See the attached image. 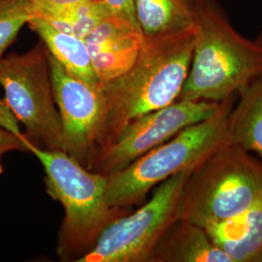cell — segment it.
<instances>
[{
  "instance_id": "cell-1",
  "label": "cell",
  "mask_w": 262,
  "mask_h": 262,
  "mask_svg": "<svg viewBox=\"0 0 262 262\" xmlns=\"http://www.w3.org/2000/svg\"><path fill=\"white\" fill-rule=\"evenodd\" d=\"M194 40V28L144 36L130 68L99 84L104 109L97 154L114 143L131 121L177 101L189 71Z\"/></svg>"
},
{
  "instance_id": "cell-2",
  "label": "cell",
  "mask_w": 262,
  "mask_h": 262,
  "mask_svg": "<svg viewBox=\"0 0 262 262\" xmlns=\"http://www.w3.org/2000/svg\"><path fill=\"white\" fill-rule=\"evenodd\" d=\"M194 47L177 100L220 103L262 75V46L242 36L215 0H189Z\"/></svg>"
},
{
  "instance_id": "cell-3",
  "label": "cell",
  "mask_w": 262,
  "mask_h": 262,
  "mask_svg": "<svg viewBox=\"0 0 262 262\" xmlns=\"http://www.w3.org/2000/svg\"><path fill=\"white\" fill-rule=\"evenodd\" d=\"M28 151L45 171L48 194L64 209L56 253L62 261L78 262L90 253L105 228L130 208L109 205L106 198L108 176L83 167L63 150L39 148L30 143Z\"/></svg>"
},
{
  "instance_id": "cell-4",
  "label": "cell",
  "mask_w": 262,
  "mask_h": 262,
  "mask_svg": "<svg viewBox=\"0 0 262 262\" xmlns=\"http://www.w3.org/2000/svg\"><path fill=\"white\" fill-rule=\"evenodd\" d=\"M261 194V162L225 142L189 173L179 195L175 220L205 229L242 215Z\"/></svg>"
},
{
  "instance_id": "cell-5",
  "label": "cell",
  "mask_w": 262,
  "mask_h": 262,
  "mask_svg": "<svg viewBox=\"0 0 262 262\" xmlns=\"http://www.w3.org/2000/svg\"><path fill=\"white\" fill-rule=\"evenodd\" d=\"M236 95L222 101L215 113L180 131L127 167L108 176L106 198L110 206L141 204L150 189L179 172L192 168L225 143L227 122Z\"/></svg>"
},
{
  "instance_id": "cell-6",
  "label": "cell",
  "mask_w": 262,
  "mask_h": 262,
  "mask_svg": "<svg viewBox=\"0 0 262 262\" xmlns=\"http://www.w3.org/2000/svg\"><path fill=\"white\" fill-rule=\"evenodd\" d=\"M0 86L28 139L37 141L44 149L64 151L49 52L42 42L25 54L12 53L0 58Z\"/></svg>"
},
{
  "instance_id": "cell-7",
  "label": "cell",
  "mask_w": 262,
  "mask_h": 262,
  "mask_svg": "<svg viewBox=\"0 0 262 262\" xmlns=\"http://www.w3.org/2000/svg\"><path fill=\"white\" fill-rule=\"evenodd\" d=\"M193 168L160 183L147 203L108 225L94 249L78 262L149 261L160 236L175 221L181 189Z\"/></svg>"
},
{
  "instance_id": "cell-8",
  "label": "cell",
  "mask_w": 262,
  "mask_h": 262,
  "mask_svg": "<svg viewBox=\"0 0 262 262\" xmlns=\"http://www.w3.org/2000/svg\"><path fill=\"white\" fill-rule=\"evenodd\" d=\"M220 103L177 100L141 116L131 121L110 146L98 151L90 171L106 176L121 171L180 131L209 118Z\"/></svg>"
},
{
  "instance_id": "cell-9",
  "label": "cell",
  "mask_w": 262,
  "mask_h": 262,
  "mask_svg": "<svg viewBox=\"0 0 262 262\" xmlns=\"http://www.w3.org/2000/svg\"><path fill=\"white\" fill-rule=\"evenodd\" d=\"M49 61L62 126L64 151L90 170L97 154L103 118L100 88L71 75L50 54Z\"/></svg>"
},
{
  "instance_id": "cell-10",
  "label": "cell",
  "mask_w": 262,
  "mask_h": 262,
  "mask_svg": "<svg viewBox=\"0 0 262 262\" xmlns=\"http://www.w3.org/2000/svg\"><path fill=\"white\" fill-rule=\"evenodd\" d=\"M144 35L138 24L111 12L83 40L99 84L122 75L140 52Z\"/></svg>"
},
{
  "instance_id": "cell-11",
  "label": "cell",
  "mask_w": 262,
  "mask_h": 262,
  "mask_svg": "<svg viewBox=\"0 0 262 262\" xmlns=\"http://www.w3.org/2000/svg\"><path fill=\"white\" fill-rule=\"evenodd\" d=\"M148 262H232L206 230L183 220L173 221L152 249Z\"/></svg>"
},
{
  "instance_id": "cell-12",
  "label": "cell",
  "mask_w": 262,
  "mask_h": 262,
  "mask_svg": "<svg viewBox=\"0 0 262 262\" xmlns=\"http://www.w3.org/2000/svg\"><path fill=\"white\" fill-rule=\"evenodd\" d=\"M205 230L232 262H254L262 251V194L242 215Z\"/></svg>"
},
{
  "instance_id": "cell-13",
  "label": "cell",
  "mask_w": 262,
  "mask_h": 262,
  "mask_svg": "<svg viewBox=\"0 0 262 262\" xmlns=\"http://www.w3.org/2000/svg\"><path fill=\"white\" fill-rule=\"evenodd\" d=\"M28 25L37 33L49 54L68 73L89 84L99 85L89 49L82 38L64 32L40 18L31 19Z\"/></svg>"
},
{
  "instance_id": "cell-14",
  "label": "cell",
  "mask_w": 262,
  "mask_h": 262,
  "mask_svg": "<svg viewBox=\"0 0 262 262\" xmlns=\"http://www.w3.org/2000/svg\"><path fill=\"white\" fill-rule=\"evenodd\" d=\"M228 118L225 142L255 152L262 159V75L240 94Z\"/></svg>"
},
{
  "instance_id": "cell-15",
  "label": "cell",
  "mask_w": 262,
  "mask_h": 262,
  "mask_svg": "<svg viewBox=\"0 0 262 262\" xmlns=\"http://www.w3.org/2000/svg\"><path fill=\"white\" fill-rule=\"evenodd\" d=\"M134 10L144 36H157L194 28L189 0H134Z\"/></svg>"
},
{
  "instance_id": "cell-16",
  "label": "cell",
  "mask_w": 262,
  "mask_h": 262,
  "mask_svg": "<svg viewBox=\"0 0 262 262\" xmlns=\"http://www.w3.org/2000/svg\"><path fill=\"white\" fill-rule=\"evenodd\" d=\"M37 18V0H0V58L21 28Z\"/></svg>"
},
{
  "instance_id": "cell-17",
  "label": "cell",
  "mask_w": 262,
  "mask_h": 262,
  "mask_svg": "<svg viewBox=\"0 0 262 262\" xmlns=\"http://www.w3.org/2000/svg\"><path fill=\"white\" fill-rule=\"evenodd\" d=\"M30 143L32 142L28 137L21 138L0 127V159L3 155L13 150L28 151V146Z\"/></svg>"
},
{
  "instance_id": "cell-18",
  "label": "cell",
  "mask_w": 262,
  "mask_h": 262,
  "mask_svg": "<svg viewBox=\"0 0 262 262\" xmlns=\"http://www.w3.org/2000/svg\"><path fill=\"white\" fill-rule=\"evenodd\" d=\"M0 127L21 138L27 137L26 134L21 133L19 129V121L11 111L8 104L6 103L4 99H0Z\"/></svg>"
},
{
  "instance_id": "cell-19",
  "label": "cell",
  "mask_w": 262,
  "mask_h": 262,
  "mask_svg": "<svg viewBox=\"0 0 262 262\" xmlns=\"http://www.w3.org/2000/svg\"><path fill=\"white\" fill-rule=\"evenodd\" d=\"M104 3L112 10L115 14H118L122 17L131 19L132 21L137 23L135 10H134V0H102Z\"/></svg>"
},
{
  "instance_id": "cell-20",
  "label": "cell",
  "mask_w": 262,
  "mask_h": 262,
  "mask_svg": "<svg viewBox=\"0 0 262 262\" xmlns=\"http://www.w3.org/2000/svg\"><path fill=\"white\" fill-rule=\"evenodd\" d=\"M254 262H262V251L261 253H259V254L256 256V258H255Z\"/></svg>"
},
{
  "instance_id": "cell-21",
  "label": "cell",
  "mask_w": 262,
  "mask_h": 262,
  "mask_svg": "<svg viewBox=\"0 0 262 262\" xmlns=\"http://www.w3.org/2000/svg\"><path fill=\"white\" fill-rule=\"evenodd\" d=\"M256 41H257V42H258V43H259V44L262 46V32L260 33V35L258 36V38L256 39Z\"/></svg>"
},
{
  "instance_id": "cell-22",
  "label": "cell",
  "mask_w": 262,
  "mask_h": 262,
  "mask_svg": "<svg viewBox=\"0 0 262 262\" xmlns=\"http://www.w3.org/2000/svg\"><path fill=\"white\" fill-rule=\"evenodd\" d=\"M3 173V167H2V163H1V159H0V175Z\"/></svg>"
}]
</instances>
